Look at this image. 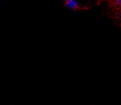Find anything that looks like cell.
<instances>
[{
    "instance_id": "7a4b0ae2",
    "label": "cell",
    "mask_w": 121,
    "mask_h": 105,
    "mask_svg": "<svg viewBox=\"0 0 121 105\" xmlns=\"http://www.w3.org/2000/svg\"><path fill=\"white\" fill-rule=\"evenodd\" d=\"M115 4L120 6L121 4V0H115Z\"/></svg>"
},
{
    "instance_id": "277c9868",
    "label": "cell",
    "mask_w": 121,
    "mask_h": 105,
    "mask_svg": "<svg viewBox=\"0 0 121 105\" xmlns=\"http://www.w3.org/2000/svg\"></svg>"
},
{
    "instance_id": "6da1fadb",
    "label": "cell",
    "mask_w": 121,
    "mask_h": 105,
    "mask_svg": "<svg viewBox=\"0 0 121 105\" xmlns=\"http://www.w3.org/2000/svg\"><path fill=\"white\" fill-rule=\"evenodd\" d=\"M65 5L71 10H76L79 7V3L77 0H65Z\"/></svg>"
},
{
    "instance_id": "3957f363",
    "label": "cell",
    "mask_w": 121,
    "mask_h": 105,
    "mask_svg": "<svg viewBox=\"0 0 121 105\" xmlns=\"http://www.w3.org/2000/svg\"><path fill=\"white\" fill-rule=\"evenodd\" d=\"M62 1H63V2H64V1H65V0H62Z\"/></svg>"
}]
</instances>
